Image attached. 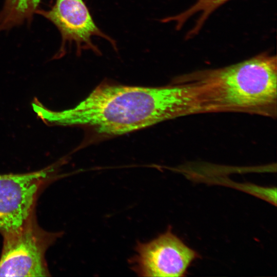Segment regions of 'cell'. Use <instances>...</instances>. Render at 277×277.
<instances>
[{
    "label": "cell",
    "mask_w": 277,
    "mask_h": 277,
    "mask_svg": "<svg viewBox=\"0 0 277 277\" xmlns=\"http://www.w3.org/2000/svg\"><path fill=\"white\" fill-rule=\"evenodd\" d=\"M200 113L203 109L193 84L175 77L160 87L103 84L74 107L60 111L45 107L41 117L51 124L87 126L112 136Z\"/></svg>",
    "instance_id": "cell-1"
},
{
    "label": "cell",
    "mask_w": 277,
    "mask_h": 277,
    "mask_svg": "<svg viewBox=\"0 0 277 277\" xmlns=\"http://www.w3.org/2000/svg\"><path fill=\"white\" fill-rule=\"evenodd\" d=\"M182 76L196 86L204 113L235 112L276 116L275 55L264 52L234 64Z\"/></svg>",
    "instance_id": "cell-2"
},
{
    "label": "cell",
    "mask_w": 277,
    "mask_h": 277,
    "mask_svg": "<svg viewBox=\"0 0 277 277\" xmlns=\"http://www.w3.org/2000/svg\"><path fill=\"white\" fill-rule=\"evenodd\" d=\"M0 276H46L45 253L54 236L39 228L32 216L18 231L4 235Z\"/></svg>",
    "instance_id": "cell-3"
},
{
    "label": "cell",
    "mask_w": 277,
    "mask_h": 277,
    "mask_svg": "<svg viewBox=\"0 0 277 277\" xmlns=\"http://www.w3.org/2000/svg\"><path fill=\"white\" fill-rule=\"evenodd\" d=\"M56 169L54 165L34 172L0 175V231L4 235L18 231L28 222L40 189Z\"/></svg>",
    "instance_id": "cell-4"
},
{
    "label": "cell",
    "mask_w": 277,
    "mask_h": 277,
    "mask_svg": "<svg viewBox=\"0 0 277 277\" xmlns=\"http://www.w3.org/2000/svg\"><path fill=\"white\" fill-rule=\"evenodd\" d=\"M130 260L141 276H182L197 253L168 230L146 243H138Z\"/></svg>",
    "instance_id": "cell-5"
},
{
    "label": "cell",
    "mask_w": 277,
    "mask_h": 277,
    "mask_svg": "<svg viewBox=\"0 0 277 277\" xmlns=\"http://www.w3.org/2000/svg\"><path fill=\"white\" fill-rule=\"evenodd\" d=\"M60 31L64 42H74L77 51L100 50L93 44L94 36L108 40L116 49L114 41L96 26L83 0H56L51 10L43 13Z\"/></svg>",
    "instance_id": "cell-6"
},
{
    "label": "cell",
    "mask_w": 277,
    "mask_h": 277,
    "mask_svg": "<svg viewBox=\"0 0 277 277\" xmlns=\"http://www.w3.org/2000/svg\"><path fill=\"white\" fill-rule=\"evenodd\" d=\"M229 0H197L192 6L175 15L163 19V22H174L176 29H180L191 18L196 17L193 27L186 34V38L196 35L211 14Z\"/></svg>",
    "instance_id": "cell-7"
},
{
    "label": "cell",
    "mask_w": 277,
    "mask_h": 277,
    "mask_svg": "<svg viewBox=\"0 0 277 277\" xmlns=\"http://www.w3.org/2000/svg\"><path fill=\"white\" fill-rule=\"evenodd\" d=\"M40 0H7L3 13V24L17 23L30 15L36 8Z\"/></svg>",
    "instance_id": "cell-8"
}]
</instances>
